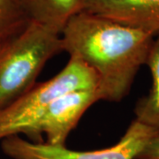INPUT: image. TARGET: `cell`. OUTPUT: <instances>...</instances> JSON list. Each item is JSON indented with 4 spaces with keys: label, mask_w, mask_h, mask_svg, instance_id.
I'll list each match as a JSON object with an SVG mask.
<instances>
[{
    "label": "cell",
    "mask_w": 159,
    "mask_h": 159,
    "mask_svg": "<svg viewBox=\"0 0 159 159\" xmlns=\"http://www.w3.org/2000/svg\"><path fill=\"white\" fill-rule=\"evenodd\" d=\"M60 36L63 51L95 73L99 101L108 102H119L129 94L155 37L86 11L71 18Z\"/></svg>",
    "instance_id": "1"
},
{
    "label": "cell",
    "mask_w": 159,
    "mask_h": 159,
    "mask_svg": "<svg viewBox=\"0 0 159 159\" xmlns=\"http://www.w3.org/2000/svg\"><path fill=\"white\" fill-rule=\"evenodd\" d=\"M63 51L60 34L29 21L0 43V110L36 84L47 62Z\"/></svg>",
    "instance_id": "2"
},
{
    "label": "cell",
    "mask_w": 159,
    "mask_h": 159,
    "mask_svg": "<svg viewBox=\"0 0 159 159\" xmlns=\"http://www.w3.org/2000/svg\"><path fill=\"white\" fill-rule=\"evenodd\" d=\"M97 75L84 63L70 57L66 66L50 80L36 83L22 96L0 110V142L24 134L57 97L80 89H97Z\"/></svg>",
    "instance_id": "3"
},
{
    "label": "cell",
    "mask_w": 159,
    "mask_h": 159,
    "mask_svg": "<svg viewBox=\"0 0 159 159\" xmlns=\"http://www.w3.org/2000/svg\"><path fill=\"white\" fill-rule=\"evenodd\" d=\"M158 134L153 128L134 119L119 142L108 148L79 151L63 145L32 142L20 135L2 140V151L11 159H135L148 141Z\"/></svg>",
    "instance_id": "4"
},
{
    "label": "cell",
    "mask_w": 159,
    "mask_h": 159,
    "mask_svg": "<svg viewBox=\"0 0 159 159\" xmlns=\"http://www.w3.org/2000/svg\"><path fill=\"white\" fill-rule=\"evenodd\" d=\"M99 101L97 89L65 93L54 99L25 135L32 142L66 146V140L86 111Z\"/></svg>",
    "instance_id": "5"
},
{
    "label": "cell",
    "mask_w": 159,
    "mask_h": 159,
    "mask_svg": "<svg viewBox=\"0 0 159 159\" xmlns=\"http://www.w3.org/2000/svg\"><path fill=\"white\" fill-rule=\"evenodd\" d=\"M82 11L154 36L159 33V0H85Z\"/></svg>",
    "instance_id": "6"
},
{
    "label": "cell",
    "mask_w": 159,
    "mask_h": 159,
    "mask_svg": "<svg viewBox=\"0 0 159 159\" xmlns=\"http://www.w3.org/2000/svg\"><path fill=\"white\" fill-rule=\"evenodd\" d=\"M29 21L58 34L71 18L82 11L85 0H20Z\"/></svg>",
    "instance_id": "7"
},
{
    "label": "cell",
    "mask_w": 159,
    "mask_h": 159,
    "mask_svg": "<svg viewBox=\"0 0 159 159\" xmlns=\"http://www.w3.org/2000/svg\"><path fill=\"white\" fill-rule=\"evenodd\" d=\"M145 65L150 71L152 85L148 94L137 101L134 119L153 128L159 134V33L154 37Z\"/></svg>",
    "instance_id": "8"
},
{
    "label": "cell",
    "mask_w": 159,
    "mask_h": 159,
    "mask_svg": "<svg viewBox=\"0 0 159 159\" xmlns=\"http://www.w3.org/2000/svg\"><path fill=\"white\" fill-rule=\"evenodd\" d=\"M29 22L20 0H0V43L19 34Z\"/></svg>",
    "instance_id": "9"
},
{
    "label": "cell",
    "mask_w": 159,
    "mask_h": 159,
    "mask_svg": "<svg viewBox=\"0 0 159 159\" xmlns=\"http://www.w3.org/2000/svg\"><path fill=\"white\" fill-rule=\"evenodd\" d=\"M135 159H159V134L152 137Z\"/></svg>",
    "instance_id": "10"
}]
</instances>
